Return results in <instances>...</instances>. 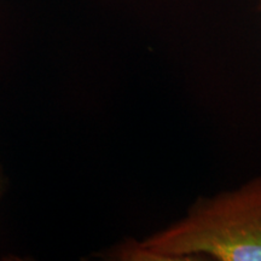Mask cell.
Returning a JSON list of instances; mask_svg holds the SVG:
<instances>
[{"label": "cell", "mask_w": 261, "mask_h": 261, "mask_svg": "<svg viewBox=\"0 0 261 261\" xmlns=\"http://www.w3.org/2000/svg\"><path fill=\"white\" fill-rule=\"evenodd\" d=\"M108 256L261 261V177L236 190L198 198L180 220L135 246L114 248Z\"/></svg>", "instance_id": "1"}, {"label": "cell", "mask_w": 261, "mask_h": 261, "mask_svg": "<svg viewBox=\"0 0 261 261\" xmlns=\"http://www.w3.org/2000/svg\"><path fill=\"white\" fill-rule=\"evenodd\" d=\"M259 3H260V6H261V0H259Z\"/></svg>", "instance_id": "3"}, {"label": "cell", "mask_w": 261, "mask_h": 261, "mask_svg": "<svg viewBox=\"0 0 261 261\" xmlns=\"http://www.w3.org/2000/svg\"><path fill=\"white\" fill-rule=\"evenodd\" d=\"M5 190V175H4V169L2 167V162H0V198H2L3 194Z\"/></svg>", "instance_id": "2"}]
</instances>
